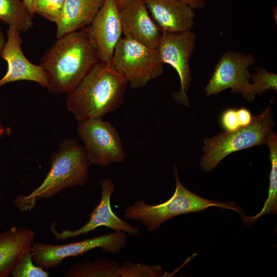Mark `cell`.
I'll return each mask as SVG.
<instances>
[{"mask_svg": "<svg viewBox=\"0 0 277 277\" xmlns=\"http://www.w3.org/2000/svg\"><path fill=\"white\" fill-rule=\"evenodd\" d=\"M99 62L86 27L65 34L41 58L47 77L46 88L52 94H67Z\"/></svg>", "mask_w": 277, "mask_h": 277, "instance_id": "cell-1", "label": "cell"}, {"mask_svg": "<svg viewBox=\"0 0 277 277\" xmlns=\"http://www.w3.org/2000/svg\"><path fill=\"white\" fill-rule=\"evenodd\" d=\"M127 86L120 73L99 62L67 93V109L78 122L103 117L122 105Z\"/></svg>", "mask_w": 277, "mask_h": 277, "instance_id": "cell-2", "label": "cell"}, {"mask_svg": "<svg viewBox=\"0 0 277 277\" xmlns=\"http://www.w3.org/2000/svg\"><path fill=\"white\" fill-rule=\"evenodd\" d=\"M50 162V170L40 185L29 194L19 195L13 200V205L20 211H31L38 201L53 197L69 187L84 186L87 182L91 164L76 139H63Z\"/></svg>", "mask_w": 277, "mask_h": 277, "instance_id": "cell-3", "label": "cell"}, {"mask_svg": "<svg viewBox=\"0 0 277 277\" xmlns=\"http://www.w3.org/2000/svg\"><path fill=\"white\" fill-rule=\"evenodd\" d=\"M173 171L176 182L175 189L168 200L154 205L146 204L142 200L135 201L125 209V217L137 220L148 231H154L167 220L175 216L202 211L212 206L234 210L242 218L245 216L243 209L234 202L212 201L192 192L180 181L176 166H174Z\"/></svg>", "mask_w": 277, "mask_h": 277, "instance_id": "cell-4", "label": "cell"}, {"mask_svg": "<svg viewBox=\"0 0 277 277\" xmlns=\"http://www.w3.org/2000/svg\"><path fill=\"white\" fill-rule=\"evenodd\" d=\"M274 122L268 106L253 117L251 123L233 131H225L212 138L204 140V155L200 165L207 172L216 167L229 154L266 143L267 135L272 131Z\"/></svg>", "mask_w": 277, "mask_h": 277, "instance_id": "cell-5", "label": "cell"}, {"mask_svg": "<svg viewBox=\"0 0 277 277\" xmlns=\"http://www.w3.org/2000/svg\"><path fill=\"white\" fill-rule=\"evenodd\" d=\"M164 65L156 49L124 37L116 46L110 67L132 89H137L161 76Z\"/></svg>", "mask_w": 277, "mask_h": 277, "instance_id": "cell-6", "label": "cell"}, {"mask_svg": "<svg viewBox=\"0 0 277 277\" xmlns=\"http://www.w3.org/2000/svg\"><path fill=\"white\" fill-rule=\"evenodd\" d=\"M76 131L91 165L106 167L126 160L123 141L111 122L103 117L84 120L78 122Z\"/></svg>", "mask_w": 277, "mask_h": 277, "instance_id": "cell-7", "label": "cell"}, {"mask_svg": "<svg viewBox=\"0 0 277 277\" xmlns=\"http://www.w3.org/2000/svg\"><path fill=\"white\" fill-rule=\"evenodd\" d=\"M127 243L126 233L115 231L77 242L66 244L52 245L35 242L30 251L34 264L44 269L53 268L66 258L84 254L100 248L108 253H116Z\"/></svg>", "mask_w": 277, "mask_h": 277, "instance_id": "cell-8", "label": "cell"}, {"mask_svg": "<svg viewBox=\"0 0 277 277\" xmlns=\"http://www.w3.org/2000/svg\"><path fill=\"white\" fill-rule=\"evenodd\" d=\"M252 54L228 51L223 54L216 63L213 74L204 89L206 96L217 94L230 88L231 92L240 93L249 102L255 95L248 67L255 63Z\"/></svg>", "mask_w": 277, "mask_h": 277, "instance_id": "cell-9", "label": "cell"}, {"mask_svg": "<svg viewBox=\"0 0 277 277\" xmlns=\"http://www.w3.org/2000/svg\"><path fill=\"white\" fill-rule=\"evenodd\" d=\"M196 41L192 30L181 32L162 31L156 48L163 63L171 66L178 74L180 88L173 93L172 98L185 106L189 105L187 96L191 81L189 62L195 50Z\"/></svg>", "mask_w": 277, "mask_h": 277, "instance_id": "cell-10", "label": "cell"}, {"mask_svg": "<svg viewBox=\"0 0 277 277\" xmlns=\"http://www.w3.org/2000/svg\"><path fill=\"white\" fill-rule=\"evenodd\" d=\"M86 29L100 62L111 66L115 48L123 34L116 0H105Z\"/></svg>", "mask_w": 277, "mask_h": 277, "instance_id": "cell-11", "label": "cell"}, {"mask_svg": "<svg viewBox=\"0 0 277 277\" xmlns=\"http://www.w3.org/2000/svg\"><path fill=\"white\" fill-rule=\"evenodd\" d=\"M101 189V199L100 203L92 211L89 221L75 230H62L58 231L53 223L50 226L51 232L56 241L64 240L86 234L94 230L100 226H106L115 231L124 232L131 236L140 234V229L135 226L120 219L112 211L110 205L111 195L115 191V186L109 179H105L100 182Z\"/></svg>", "mask_w": 277, "mask_h": 277, "instance_id": "cell-12", "label": "cell"}, {"mask_svg": "<svg viewBox=\"0 0 277 277\" xmlns=\"http://www.w3.org/2000/svg\"><path fill=\"white\" fill-rule=\"evenodd\" d=\"M20 32L13 26H9L7 30V39L1 57L6 61L8 67L6 74L0 80V88L19 81H32L46 88L47 77L44 69L40 65H36L29 61L22 51Z\"/></svg>", "mask_w": 277, "mask_h": 277, "instance_id": "cell-13", "label": "cell"}, {"mask_svg": "<svg viewBox=\"0 0 277 277\" xmlns=\"http://www.w3.org/2000/svg\"><path fill=\"white\" fill-rule=\"evenodd\" d=\"M119 11L124 37L156 49L162 30L149 16L144 1L128 0Z\"/></svg>", "mask_w": 277, "mask_h": 277, "instance_id": "cell-14", "label": "cell"}, {"mask_svg": "<svg viewBox=\"0 0 277 277\" xmlns=\"http://www.w3.org/2000/svg\"><path fill=\"white\" fill-rule=\"evenodd\" d=\"M154 21L162 31L181 32L192 30L195 13L177 0H143Z\"/></svg>", "mask_w": 277, "mask_h": 277, "instance_id": "cell-15", "label": "cell"}, {"mask_svg": "<svg viewBox=\"0 0 277 277\" xmlns=\"http://www.w3.org/2000/svg\"><path fill=\"white\" fill-rule=\"evenodd\" d=\"M35 232L24 227L12 226L0 233V277L11 273L22 256L31 250Z\"/></svg>", "mask_w": 277, "mask_h": 277, "instance_id": "cell-16", "label": "cell"}, {"mask_svg": "<svg viewBox=\"0 0 277 277\" xmlns=\"http://www.w3.org/2000/svg\"><path fill=\"white\" fill-rule=\"evenodd\" d=\"M104 1L65 0L61 16L56 23V38L89 25Z\"/></svg>", "mask_w": 277, "mask_h": 277, "instance_id": "cell-17", "label": "cell"}, {"mask_svg": "<svg viewBox=\"0 0 277 277\" xmlns=\"http://www.w3.org/2000/svg\"><path fill=\"white\" fill-rule=\"evenodd\" d=\"M270 150L269 159L271 168L269 174L268 195L262 210L256 215L245 217L243 220L246 224H253L259 217L264 215L277 212V137L272 131L266 137V143Z\"/></svg>", "mask_w": 277, "mask_h": 277, "instance_id": "cell-18", "label": "cell"}, {"mask_svg": "<svg viewBox=\"0 0 277 277\" xmlns=\"http://www.w3.org/2000/svg\"><path fill=\"white\" fill-rule=\"evenodd\" d=\"M120 265L108 258L93 261L85 260L73 265L65 274V277H118Z\"/></svg>", "mask_w": 277, "mask_h": 277, "instance_id": "cell-19", "label": "cell"}, {"mask_svg": "<svg viewBox=\"0 0 277 277\" xmlns=\"http://www.w3.org/2000/svg\"><path fill=\"white\" fill-rule=\"evenodd\" d=\"M33 15L23 0H0V19L25 32L33 25Z\"/></svg>", "mask_w": 277, "mask_h": 277, "instance_id": "cell-20", "label": "cell"}, {"mask_svg": "<svg viewBox=\"0 0 277 277\" xmlns=\"http://www.w3.org/2000/svg\"><path fill=\"white\" fill-rule=\"evenodd\" d=\"M164 273L160 266L125 262L120 266L118 277H159L163 276Z\"/></svg>", "mask_w": 277, "mask_h": 277, "instance_id": "cell-21", "label": "cell"}, {"mask_svg": "<svg viewBox=\"0 0 277 277\" xmlns=\"http://www.w3.org/2000/svg\"><path fill=\"white\" fill-rule=\"evenodd\" d=\"M256 73L250 74L255 95L261 94L268 90L277 91V75L268 71L264 67H256Z\"/></svg>", "mask_w": 277, "mask_h": 277, "instance_id": "cell-22", "label": "cell"}, {"mask_svg": "<svg viewBox=\"0 0 277 277\" xmlns=\"http://www.w3.org/2000/svg\"><path fill=\"white\" fill-rule=\"evenodd\" d=\"M11 275L13 277H48L49 273L34 264L29 250L21 258Z\"/></svg>", "mask_w": 277, "mask_h": 277, "instance_id": "cell-23", "label": "cell"}, {"mask_svg": "<svg viewBox=\"0 0 277 277\" xmlns=\"http://www.w3.org/2000/svg\"><path fill=\"white\" fill-rule=\"evenodd\" d=\"M65 0H33V13L56 23Z\"/></svg>", "mask_w": 277, "mask_h": 277, "instance_id": "cell-24", "label": "cell"}, {"mask_svg": "<svg viewBox=\"0 0 277 277\" xmlns=\"http://www.w3.org/2000/svg\"><path fill=\"white\" fill-rule=\"evenodd\" d=\"M221 124L226 131H233L241 128L237 109L230 108L224 111L221 117Z\"/></svg>", "mask_w": 277, "mask_h": 277, "instance_id": "cell-25", "label": "cell"}, {"mask_svg": "<svg viewBox=\"0 0 277 277\" xmlns=\"http://www.w3.org/2000/svg\"><path fill=\"white\" fill-rule=\"evenodd\" d=\"M237 114L241 127L249 125L252 122L253 117L249 110L244 108L237 109Z\"/></svg>", "mask_w": 277, "mask_h": 277, "instance_id": "cell-26", "label": "cell"}, {"mask_svg": "<svg viewBox=\"0 0 277 277\" xmlns=\"http://www.w3.org/2000/svg\"><path fill=\"white\" fill-rule=\"evenodd\" d=\"M190 7L192 9H203L205 6V0H177Z\"/></svg>", "mask_w": 277, "mask_h": 277, "instance_id": "cell-27", "label": "cell"}, {"mask_svg": "<svg viewBox=\"0 0 277 277\" xmlns=\"http://www.w3.org/2000/svg\"><path fill=\"white\" fill-rule=\"evenodd\" d=\"M5 42V38L0 26V57H1V54Z\"/></svg>", "mask_w": 277, "mask_h": 277, "instance_id": "cell-28", "label": "cell"}, {"mask_svg": "<svg viewBox=\"0 0 277 277\" xmlns=\"http://www.w3.org/2000/svg\"><path fill=\"white\" fill-rule=\"evenodd\" d=\"M28 7L30 13L34 15L33 13V0H23Z\"/></svg>", "mask_w": 277, "mask_h": 277, "instance_id": "cell-29", "label": "cell"}, {"mask_svg": "<svg viewBox=\"0 0 277 277\" xmlns=\"http://www.w3.org/2000/svg\"><path fill=\"white\" fill-rule=\"evenodd\" d=\"M10 131V128H6L3 126L0 127V137L3 136L6 133H9Z\"/></svg>", "mask_w": 277, "mask_h": 277, "instance_id": "cell-30", "label": "cell"}, {"mask_svg": "<svg viewBox=\"0 0 277 277\" xmlns=\"http://www.w3.org/2000/svg\"><path fill=\"white\" fill-rule=\"evenodd\" d=\"M128 0H116V3L118 9L120 10L122 5Z\"/></svg>", "mask_w": 277, "mask_h": 277, "instance_id": "cell-31", "label": "cell"}, {"mask_svg": "<svg viewBox=\"0 0 277 277\" xmlns=\"http://www.w3.org/2000/svg\"><path fill=\"white\" fill-rule=\"evenodd\" d=\"M2 123H1V110H0V127H2Z\"/></svg>", "mask_w": 277, "mask_h": 277, "instance_id": "cell-32", "label": "cell"}]
</instances>
